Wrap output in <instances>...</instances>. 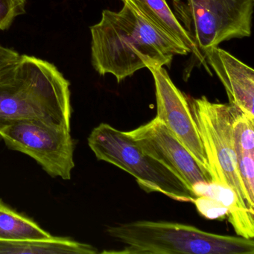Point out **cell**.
<instances>
[{
  "mask_svg": "<svg viewBox=\"0 0 254 254\" xmlns=\"http://www.w3.org/2000/svg\"><path fill=\"white\" fill-rule=\"evenodd\" d=\"M53 237L32 218L17 212L0 199V240H36Z\"/></svg>",
  "mask_w": 254,
  "mask_h": 254,
  "instance_id": "obj_14",
  "label": "cell"
},
{
  "mask_svg": "<svg viewBox=\"0 0 254 254\" xmlns=\"http://www.w3.org/2000/svg\"><path fill=\"white\" fill-rule=\"evenodd\" d=\"M26 0H0V30H8L19 16L26 14Z\"/></svg>",
  "mask_w": 254,
  "mask_h": 254,
  "instance_id": "obj_15",
  "label": "cell"
},
{
  "mask_svg": "<svg viewBox=\"0 0 254 254\" xmlns=\"http://www.w3.org/2000/svg\"><path fill=\"white\" fill-rule=\"evenodd\" d=\"M193 203L200 215L208 219L224 218L229 214V209L224 204L208 196H199Z\"/></svg>",
  "mask_w": 254,
  "mask_h": 254,
  "instance_id": "obj_16",
  "label": "cell"
},
{
  "mask_svg": "<svg viewBox=\"0 0 254 254\" xmlns=\"http://www.w3.org/2000/svg\"><path fill=\"white\" fill-rule=\"evenodd\" d=\"M98 250L89 244L68 237L50 239L0 240V254H96Z\"/></svg>",
  "mask_w": 254,
  "mask_h": 254,
  "instance_id": "obj_13",
  "label": "cell"
},
{
  "mask_svg": "<svg viewBox=\"0 0 254 254\" xmlns=\"http://www.w3.org/2000/svg\"><path fill=\"white\" fill-rule=\"evenodd\" d=\"M69 87V81L53 64L20 55L15 63L0 72V130L23 120L70 130Z\"/></svg>",
  "mask_w": 254,
  "mask_h": 254,
  "instance_id": "obj_2",
  "label": "cell"
},
{
  "mask_svg": "<svg viewBox=\"0 0 254 254\" xmlns=\"http://www.w3.org/2000/svg\"><path fill=\"white\" fill-rule=\"evenodd\" d=\"M127 133L146 154L169 168L193 191L212 183L187 148L157 117Z\"/></svg>",
  "mask_w": 254,
  "mask_h": 254,
  "instance_id": "obj_9",
  "label": "cell"
},
{
  "mask_svg": "<svg viewBox=\"0 0 254 254\" xmlns=\"http://www.w3.org/2000/svg\"><path fill=\"white\" fill-rule=\"evenodd\" d=\"M20 55L13 49L0 45V72L15 63Z\"/></svg>",
  "mask_w": 254,
  "mask_h": 254,
  "instance_id": "obj_17",
  "label": "cell"
},
{
  "mask_svg": "<svg viewBox=\"0 0 254 254\" xmlns=\"http://www.w3.org/2000/svg\"><path fill=\"white\" fill-rule=\"evenodd\" d=\"M87 142L97 160L130 174L146 192H160L177 201L188 203H193L197 198L181 178L146 154L127 132L101 123L92 130Z\"/></svg>",
  "mask_w": 254,
  "mask_h": 254,
  "instance_id": "obj_4",
  "label": "cell"
},
{
  "mask_svg": "<svg viewBox=\"0 0 254 254\" xmlns=\"http://www.w3.org/2000/svg\"><path fill=\"white\" fill-rule=\"evenodd\" d=\"M227 92L229 105L254 119V71L228 52L214 47L204 54Z\"/></svg>",
  "mask_w": 254,
  "mask_h": 254,
  "instance_id": "obj_10",
  "label": "cell"
},
{
  "mask_svg": "<svg viewBox=\"0 0 254 254\" xmlns=\"http://www.w3.org/2000/svg\"><path fill=\"white\" fill-rule=\"evenodd\" d=\"M188 101L204 147L212 183L233 190L239 205L254 213L238 168L233 129L236 107L210 102L206 96Z\"/></svg>",
  "mask_w": 254,
  "mask_h": 254,
  "instance_id": "obj_5",
  "label": "cell"
},
{
  "mask_svg": "<svg viewBox=\"0 0 254 254\" xmlns=\"http://www.w3.org/2000/svg\"><path fill=\"white\" fill-rule=\"evenodd\" d=\"M110 237L123 244L114 254H254V239L224 236L170 221H136L107 227Z\"/></svg>",
  "mask_w": 254,
  "mask_h": 254,
  "instance_id": "obj_3",
  "label": "cell"
},
{
  "mask_svg": "<svg viewBox=\"0 0 254 254\" xmlns=\"http://www.w3.org/2000/svg\"><path fill=\"white\" fill-rule=\"evenodd\" d=\"M172 6L203 58L224 41L251 37L254 0H173Z\"/></svg>",
  "mask_w": 254,
  "mask_h": 254,
  "instance_id": "obj_6",
  "label": "cell"
},
{
  "mask_svg": "<svg viewBox=\"0 0 254 254\" xmlns=\"http://www.w3.org/2000/svg\"><path fill=\"white\" fill-rule=\"evenodd\" d=\"M154 78L157 118L187 148L212 183L203 142L193 118L188 99L174 84L163 67L149 68Z\"/></svg>",
  "mask_w": 254,
  "mask_h": 254,
  "instance_id": "obj_8",
  "label": "cell"
},
{
  "mask_svg": "<svg viewBox=\"0 0 254 254\" xmlns=\"http://www.w3.org/2000/svg\"><path fill=\"white\" fill-rule=\"evenodd\" d=\"M130 2L155 26L184 44L192 53L208 72L210 70L195 44L192 42L185 29L181 26L166 0H130Z\"/></svg>",
  "mask_w": 254,
  "mask_h": 254,
  "instance_id": "obj_12",
  "label": "cell"
},
{
  "mask_svg": "<svg viewBox=\"0 0 254 254\" xmlns=\"http://www.w3.org/2000/svg\"><path fill=\"white\" fill-rule=\"evenodd\" d=\"M233 129L239 174L254 206V119L236 108Z\"/></svg>",
  "mask_w": 254,
  "mask_h": 254,
  "instance_id": "obj_11",
  "label": "cell"
},
{
  "mask_svg": "<svg viewBox=\"0 0 254 254\" xmlns=\"http://www.w3.org/2000/svg\"><path fill=\"white\" fill-rule=\"evenodd\" d=\"M9 149L33 158L52 178L67 181L75 167V142L70 130L38 120H23L0 130Z\"/></svg>",
  "mask_w": 254,
  "mask_h": 254,
  "instance_id": "obj_7",
  "label": "cell"
},
{
  "mask_svg": "<svg viewBox=\"0 0 254 254\" xmlns=\"http://www.w3.org/2000/svg\"><path fill=\"white\" fill-rule=\"evenodd\" d=\"M122 1L120 11L104 10L100 21L90 28L91 63L99 75L111 74L120 83L144 68L170 67L174 56L190 53L130 0Z\"/></svg>",
  "mask_w": 254,
  "mask_h": 254,
  "instance_id": "obj_1",
  "label": "cell"
}]
</instances>
